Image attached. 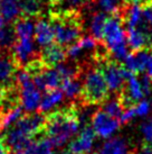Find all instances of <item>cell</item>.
I'll return each mask as SVG.
<instances>
[{"mask_svg": "<svg viewBox=\"0 0 152 154\" xmlns=\"http://www.w3.org/2000/svg\"><path fill=\"white\" fill-rule=\"evenodd\" d=\"M80 124V110L73 105L71 107L58 109L45 116V126L42 133L54 147H60L77 133Z\"/></svg>", "mask_w": 152, "mask_h": 154, "instance_id": "cell-1", "label": "cell"}, {"mask_svg": "<svg viewBox=\"0 0 152 154\" xmlns=\"http://www.w3.org/2000/svg\"><path fill=\"white\" fill-rule=\"evenodd\" d=\"M45 126V116L42 112L38 114H28L21 116L2 137L4 144L10 154H17L25 151L33 143L37 134L44 132Z\"/></svg>", "mask_w": 152, "mask_h": 154, "instance_id": "cell-2", "label": "cell"}, {"mask_svg": "<svg viewBox=\"0 0 152 154\" xmlns=\"http://www.w3.org/2000/svg\"><path fill=\"white\" fill-rule=\"evenodd\" d=\"M49 20L54 28L56 43L60 46H69L80 38L83 25L78 11L58 10L51 14Z\"/></svg>", "mask_w": 152, "mask_h": 154, "instance_id": "cell-3", "label": "cell"}, {"mask_svg": "<svg viewBox=\"0 0 152 154\" xmlns=\"http://www.w3.org/2000/svg\"><path fill=\"white\" fill-rule=\"evenodd\" d=\"M107 94L109 88L101 68L89 69L82 82V92L80 96L82 103L85 106L102 103L107 99Z\"/></svg>", "mask_w": 152, "mask_h": 154, "instance_id": "cell-4", "label": "cell"}, {"mask_svg": "<svg viewBox=\"0 0 152 154\" xmlns=\"http://www.w3.org/2000/svg\"><path fill=\"white\" fill-rule=\"evenodd\" d=\"M16 83L19 89L21 107L28 112L36 110L39 107L42 96L30 74L22 69L16 74Z\"/></svg>", "mask_w": 152, "mask_h": 154, "instance_id": "cell-5", "label": "cell"}, {"mask_svg": "<svg viewBox=\"0 0 152 154\" xmlns=\"http://www.w3.org/2000/svg\"><path fill=\"white\" fill-rule=\"evenodd\" d=\"M97 63H100L98 66L101 68L102 72L104 74L109 90L112 92L121 91L130 71H127L124 66L118 64V61L110 60L109 57Z\"/></svg>", "mask_w": 152, "mask_h": 154, "instance_id": "cell-6", "label": "cell"}, {"mask_svg": "<svg viewBox=\"0 0 152 154\" xmlns=\"http://www.w3.org/2000/svg\"><path fill=\"white\" fill-rule=\"evenodd\" d=\"M92 128L95 135L101 138H109L120 127V122L116 118L111 117L102 109L96 110L91 117Z\"/></svg>", "mask_w": 152, "mask_h": 154, "instance_id": "cell-7", "label": "cell"}, {"mask_svg": "<svg viewBox=\"0 0 152 154\" xmlns=\"http://www.w3.org/2000/svg\"><path fill=\"white\" fill-rule=\"evenodd\" d=\"M13 59L18 69H24L30 61L37 59L31 38H18L13 47Z\"/></svg>", "mask_w": 152, "mask_h": 154, "instance_id": "cell-8", "label": "cell"}, {"mask_svg": "<svg viewBox=\"0 0 152 154\" xmlns=\"http://www.w3.org/2000/svg\"><path fill=\"white\" fill-rule=\"evenodd\" d=\"M152 57V52L149 48H143L127 54L124 60V68L131 73L138 74L147 70L149 62Z\"/></svg>", "mask_w": 152, "mask_h": 154, "instance_id": "cell-9", "label": "cell"}, {"mask_svg": "<svg viewBox=\"0 0 152 154\" xmlns=\"http://www.w3.org/2000/svg\"><path fill=\"white\" fill-rule=\"evenodd\" d=\"M95 133L91 127H84L80 135L69 143L68 152L72 154H87L93 149Z\"/></svg>", "mask_w": 152, "mask_h": 154, "instance_id": "cell-10", "label": "cell"}, {"mask_svg": "<svg viewBox=\"0 0 152 154\" xmlns=\"http://www.w3.org/2000/svg\"><path fill=\"white\" fill-rule=\"evenodd\" d=\"M66 51L59 44H49L44 46V50L39 54V59L47 68H55L62 64L66 60Z\"/></svg>", "mask_w": 152, "mask_h": 154, "instance_id": "cell-11", "label": "cell"}, {"mask_svg": "<svg viewBox=\"0 0 152 154\" xmlns=\"http://www.w3.org/2000/svg\"><path fill=\"white\" fill-rule=\"evenodd\" d=\"M18 66L13 61V56H8L7 53H0V85L4 87L13 86V80L17 74Z\"/></svg>", "mask_w": 152, "mask_h": 154, "instance_id": "cell-12", "label": "cell"}, {"mask_svg": "<svg viewBox=\"0 0 152 154\" xmlns=\"http://www.w3.org/2000/svg\"><path fill=\"white\" fill-rule=\"evenodd\" d=\"M35 37L39 45L47 46L53 43L55 39L54 28L51 20H46L44 18H39L35 25Z\"/></svg>", "mask_w": 152, "mask_h": 154, "instance_id": "cell-13", "label": "cell"}, {"mask_svg": "<svg viewBox=\"0 0 152 154\" xmlns=\"http://www.w3.org/2000/svg\"><path fill=\"white\" fill-rule=\"evenodd\" d=\"M127 42L133 52L147 47V33L140 28H127Z\"/></svg>", "mask_w": 152, "mask_h": 154, "instance_id": "cell-14", "label": "cell"}, {"mask_svg": "<svg viewBox=\"0 0 152 154\" xmlns=\"http://www.w3.org/2000/svg\"><path fill=\"white\" fill-rule=\"evenodd\" d=\"M64 92L62 89H51L47 90L45 96L42 98L40 103H39V112H45V111H49L51 109L57 106L62 100H63Z\"/></svg>", "mask_w": 152, "mask_h": 154, "instance_id": "cell-15", "label": "cell"}, {"mask_svg": "<svg viewBox=\"0 0 152 154\" xmlns=\"http://www.w3.org/2000/svg\"><path fill=\"white\" fill-rule=\"evenodd\" d=\"M107 15L103 11H97L91 18V24H89V30L92 37L96 39L97 42L103 41V34H104V27H105L106 20H107Z\"/></svg>", "mask_w": 152, "mask_h": 154, "instance_id": "cell-16", "label": "cell"}, {"mask_svg": "<svg viewBox=\"0 0 152 154\" xmlns=\"http://www.w3.org/2000/svg\"><path fill=\"white\" fill-rule=\"evenodd\" d=\"M0 14L6 22L16 20L20 16V0H1Z\"/></svg>", "mask_w": 152, "mask_h": 154, "instance_id": "cell-17", "label": "cell"}, {"mask_svg": "<svg viewBox=\"0 0 152 154\" xmlns=\"http://www.w3.org/2000/svg\"><path fill=\"white\" fill-rule=\"evenodd\" d=\"M17 42V35L11 25H4L0 29V53H8Z\"/></svg>", "mask_w": 152, "mask_h": 154, "instance_id": "cell-18", "label": "cell"}, {"mask_svg": "<svg viewBox=\"0 0 152 154\" xmlns=\"http://www.w3.org/2000/svg\"><path fill=\"white\" fill-rule=\"evenodd\" d=\"M13 28L18 38H31L35 32V25L31 22V18L25 16H20L15 20Z\"/></svg>", "mask_w": 152, "mask_h": 154, "instance_id": "cell-19", "label": "cell"}, {"mask_svg": "<svg viewBox=\"0 0 152 154\" xmlns=\"http://www.w3.org/2000/svg\"><path fill=\"white\" fill-rule=\"evenodd\" d=\"M127 144L121 137H113L105 142L101 147L100 154H127Z\"/></svg>", "mask_w": 152, "mask_h": 154, "instance_id": "cell-20", "label": "cell"}, {"mask_svg": "<svg viewBox=\"0 0 152 154\" xmlns=\"http://www.w3.org/2000/svg\"><path fill=\"white\" fill-rule=\"evenodd\" d=\"M42 14V0H20V16L35 18Z\"/></svg>", "mask_w": 152, "mask_h": 154, "instance_id": "cell-21", "label": "cell"}, {"mask_svg": "<svg viewBox=\"0 0 152 154\" xmlns=\"http://www.w3.org/2000/svg\"><path fill=\"white\" fill-rule=\"evenodd\" d=\"M60 89L63 90L64 94L68 99L80 98V92H82V81L80 80V78L67 79L63 82Z\"/></svg>", "mask_w": 152, "mask_h": 154, "instance_id": "cell-22", "label": "cell"}, {"mask_svg": "<svg viewBox=\"0 0 152 154\" xmlns=\"http://www.w3.org/2000/svg\"><path fill=\"white\" fill-rule=\"evenodd\" d=\"M123 109H124V107H123L122 103H121L118 97L106 99L103 103V106H102V110L105 111L107 115H110L111 117L116 118V119L121 118V116L123 114Z\"/></svg>", "mask_w": 152, "mask_h": 154, "instance_id": "cell-23", "label": "cell"}, {"mask_svg": "<svg viewBox=\"0 0 152 154\" xmlns=\"http://www.w3.org/2000/svg\"><path fill=\"white\" fill-rule=\"evenodd\" d=\"M53 147L54 146L47 138H42L31 143L25 151H22V154H55Z\"/></svg>", "mask_w": 152, "mask_h": 154, "instance_id": "cell-24", "label": "cell"}, {"mask_svg": "<svg viewBox=\"0 0 152 154\" xmlns=\"http://www.w3.org/2000/svg\"><path fill=\"white\" fill-rule=\"evenodd\" d=\"M97 6L103 13L114 15L121 13L125 5L120 2L118 0H97Z\"/></svg>", "mask_w": 152, "mask_h": 154, "instance_id": "cell-25", "label": "cell"}, {"mask_svg": "<svg viewBox=\"0 0 152 154\" xmlns=\"http://www.w3.org/2000/svg\"><path fill=\"white\" fill-rule=\"evenodd\" d=\"M134 109H135V115L139 116V117H145L150 112V109H151V105L148 100H141L139 103L134 105Z\"/></svg>", "mask_w": 152, "mask_h": 154, "instance_id": "cell-26", "label": "cell"}, {"mask_svg": "<svg viewBox=\"0 0 152 154\" xmlns=\"http://www.w3.org/2000/svg\"><path fill=\"white\" fill-rule=\"evenodd\" d=\"M140 129H141L142 135L144 136L145 142L150 143L152 141V118L149 119L148 122H144L143 124H141Z\"/></svg>", "mask_w": 152, "mask_h": 154, "instance_id": "cell-27", "label": "cell"}, {"mask_svg": "<svg viewBox=\"0 0 152 154\" xmlns=\"http://www.w3.org/2000/svg\"><path fill=\"white\" fill-rule=\"evenodd\" d=\"M140 83H141V87H142V90L144 92V96H148V94H151L152 90V79L149 77L148 74H145L141 78L140 80Z\"/></svg>", "mask_w": 152, "mask_h": 154, "instance_id": "cell-28", "label": "cell"}, {"mask_svg": "<svg viewBox=\"0 0 152 154\" xmlns=\"http://www.w3.org/2000/svg\"><path fill=\"white\" fill-rule=\"evenodd\" d=\"M134 116H136L135 115L134 106L127 108L125 110H123V114H122V116H121V118H120V123H122V124H127V123L131 122V120L134 118Z\"/></svg>", "mask_w": 152, "mask_h": 154, "instance_id": "cell-29", "label": "cell"}, {"mask_svg": "<svg viewBox=\"0 0 152 154\" xmlns=\"http://www.w3.org/2000/svg\"><path fill=\"white\" fill-rule=\"evenodd\" d=\"M147 48L152 51V29L147 33Z\"/></svg>", "mask_w": 152, "mask_h": 154, "instance_id": "cell-30", "label": "cell"}, {"mask_svg": "<svg viewBox=\"0 0 152 154\" xmlns=\"http://www.w3.org/2000/svg\"><path fill=\"white\" fill-rule=\"evenodd\" d=\"M9 87H10V86H9ZM7 90H8V87H4V86H2V85H0V101H1V100H2V98L6 96V94H7Z\"/></svg>", "mask_w": 152, "mask_h": 154, "instance_id": "cell-31", "label": "cell"}, {"mask_svg": "<svg viewBox=\"0 0 152 154\" xmlns=\"http://www.w3.org/2000/svg\"><path fill=\"white\" fill-rule=\"evenodd\" d=\"M0 154H10L8 149L2 144V142H0Z\"/></svg>", "mask_w": 152, "mask_h": 154, "instance_id": "cell-32", "label": "cell"}, {"mask_svg": "<svg viewBox=\"0 0 152 154\" xmlns=\"http://www.w3.org/2000/svg\"><path fill=\"white\" fill-rule=\"evenodd\" d=\"M120 2H122L124 5H131V4H134L136 2V0H118Z\"/></svg>", "mask_w": 152, "mask_h": 154, "instance_id": "cell-33", "label": "cell"}, {"mask_svg": "<svg viewBox=\"0 0 152 154\" xmlns=\"http://www.w3.org/2000/svg\"><path fill=\"white\" fill-rule=\"evenodd\" d=\"M4 23H6V20H4V18L2 17V15L0 14V29L4 26Z\"/></svg>", "mask_w": 152, "mask_h": 154, "instance_id": "cell-34", "label": "cell"}, {"mask_svg": "<svg viewBox=\"0 0 152 154\" xmlns=\"http://www.w3.org/2000/svg\"><path fill=\"white\" fill-rule=\"evenodd\" d=\"M63 154H72V153H69V152H65V153H63Z\"/></svg>", "mask_w": 152, "mask_h": 154, "instance_id": "cell-35", "label": "cell"}, {"mask_svg": "<svg viewBox=\"0 0 152 154\" xmlns=\"http://www.w3.org/2000/svg\"><path fill=\"white\" fill-rule=\"evenodd\" d=\"M149 144H150V146H151V147H152V141L150 142V143H149Z\"/></svg>", "mask_w": 152, "mask_h": 154, "instance_id": "cell-36", "label": "cell"}, {"mask_svg": "<svg viewBox=\"0 0 152 154\" xmlns=\"http://www.w3.org/2000/svg\"><path fill=\"white\" fill-rule=\"evenodd\" d=\"M0 119H1V116H0Z\"/></svg>", "mask_w": 152, "mask_h": 154, "instance_id": "cell-37", "label": "cell"}, {"mask_svg": "<svg viewBox=\"0 0 152 154\" xmlns=\"http://www.w3.org/2000/svg\"><path fill=\"white\" fill-rule=\"evenodd\" d=\"M136 154H141V153H136Z\"/></svg>", "mask_w": 152, "mask_h": 154, "instance_id": "cell-38", "label": "cell"}, {"mask_svg": "<svg viewBox=\"0 0 152 154\" xmlns=\"http://www.w3.org/2000/svg\"><path fill=\"white\" fill-rule=\"evenodd\" d=\"M127 154H130V153H127Z\"/></svg>", "mask_w": 152, "mask_h": 154, "instance_id": "cell-39", "label": "cell"}, {"mask_svg": "<svg viewBox=\"0 0 152 154\" xmlns=\"http://www.w3.org/2000/svg\"><path fill=\"white\" fill-rule=\"evenodd\" d=\"M0 1H1V0H0Z\"/></svg>", "mask_w": 152, "mask_h": 154, "instance_id": "cell-40", "label": "cell"}]
</instances>
